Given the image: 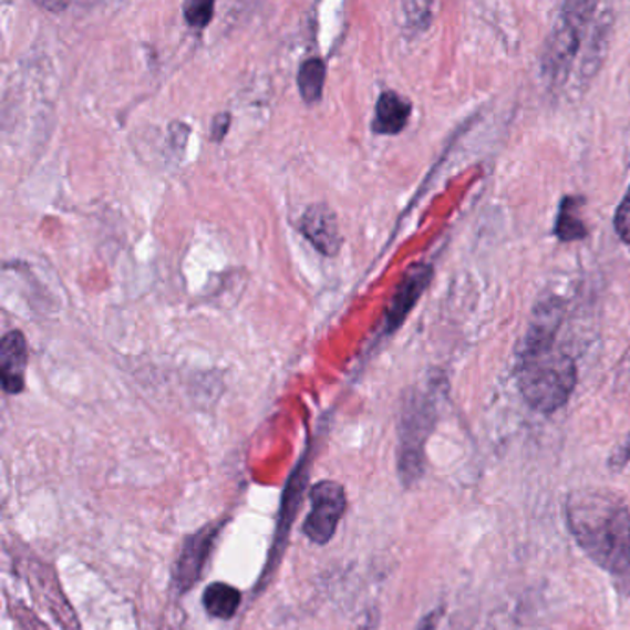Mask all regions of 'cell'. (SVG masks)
<instances>
[{"mask_svg":"<svg viewBox=\"0 0 630 630\" xmlns=\"http://www.w3.org/2000/svg\"><path fill=\"white\" fill-rule=\"evenodd\" d=\"M569 533L580 549L610 574L630 568V513L621 497L602 488H582L566 503Z\"/></svg>","mask_w":630,"mask_h":630,"instance_id":"1","label":"cell"},{"mask_svg":"<svg viewBox=\"0 0 630 630\" xmlns=\"http://www.w3.org/2000/svg\"><path fill=\"white\" fill-rule=\"evenodd\" d=\"M552 326L544 314L530 326L518 363L519 392L530 407L544 414L564 407L577 385L575 361L555 344Z\"/></svg>","mask_w":630,"mask_h":630,"instance_id":"2","label":"cell"},{"mask_svg":"<svg viewBox=\"0 0 630 630\" xmlns=\"http://www.w3.org/2000/svg\"><path fill=\"white\" fill-rule=\"evenodd\" d=\"M311 513L307 514L301 525L303 535L312 541L324 546L333 538L347 510V494L335 481H320L309 492Z\"/></svg>","mask_w":630,"mask_h":630,"instance_id":"3","label":"cell"},{"mask_svg":"<svg viewBox=\"0 0 630 630\" xmlns=\"http://www.w3.org/2000/svg\"><path fill=\"white\" fill-rule=\"evenodd\" d=\"M218 533L220 525H206L185 541L174 569V585L179 593L189 590L190 586H195L200 579Z\"/></svg>","mask_w":630,"mask_h":630,"instance_id":"4","label":"cell"},{"mask_svg":"<svg viewBox=\"0 0 630 630\" xmlns=\"http://www.w3.org/2000/svg\"><path fill=\"white\" fill-rule=\"evenodd\" d=\"M433 278V268L430 265H414L405 278L397 285L396 292L392 296L391 306L386 309L385 331L392 333L407 319L409 312L413 311L420 296L430 287Z\"/></svg>","mask_w":630,"mask_h":630,"instance_id":"5","label":"cell"},{"mask_svg":"<svg viewBox=\"0 0 630 630\" xmlns=\"http://www.w3.org/2000/svg\"><path fill=\"white\" fill-rule=\"evenodd\" d=\"M300 229L320 254L335 256L337 251L341 250V231L335 213L331 211L330 206L314 204L307 207V211L300 218Z\"/></svg>","mask_w":630,"mask_h":630,"instance_id":"6","label":"cell"},{"mask_svg":"<svg viewBox=\"0 0 630 630\" xmlns=\"http://www.w3.org/2000/svg\"><path fill=\"white\" fill-rule=\"evenodd\" d=\"M29 363V348L23 333L8 331L0 342V374L8 394H19L24 389V372Z\"/></svg>","mask_w":630,"mask_h":630,"instance_id":"7","label":"cell"},{"mask_svg":"<svg viewBox=\"0 0 630 630\" xmlns=\"http://www.w3.org/2000/svg\"><path fill=\"white\" fill-rule=\"evenodd\" d=\"M413 106L405 96L396 91L381 93L375 104L374 123L372 130L380 135H396L407 126Z\"/></svg>","mask_w":630,"mask_h":630,"instance_id":"8","label":"cell"},{"mask_svg":"<svg viewBox=\"0 0 630 630\" xmlns=\"http://www.w3.org/2000/svg\"><path fill=\"white\" fill-rule=\"evenodd\" d=\"M306 464H300V468L296 469L295 475L290 477L285 488L283 507H281V516H279L278 533H276V541H273L272 555H270V566L268 571H272V564L278 558L279 549H283L285 540L289 535L290 524L298 514L300 507L301 496H303V488H306Z\"/></svg>","mask_w":630,"mask_h":630,"instance_id":"9","label":"cell"},{"mask_svg":"<svg viewBox=\"0 0 630 630\" xmlns=\"http://www.w3.org/2000/svg\"><path fill=\"white\" fill-rule=\"evenodd\" d=\"M240 607V591L226 582H213L204 591V608L211 618L231 619Z\"/></svg>","mask_w":630,"mask_h":630,"instance_id":"10","label":"cell"},{"mask_svg":"<svg viewBox=\"0 0 630 630\" xmlns=\"http://www.w3.org/2000/svg\"><path fill=\"white\" fill-rule=\"evenodd\" d=\"M326 82V62L322 58H307L298 69V90L307 104L320 101Z\"/></svg>","mask_w":630,"mask_h":630,"instance_id":"11","label":"cell"},{"mask_svg":"<svg viewBox=\"0 0 630 630\" xmlns=\"http://www.w3.org/2000/svg\"><path fill=\"white\" fill-rule=\"evenodd\" d=\"M577 198H564L560 211H558L557 226H555V234L560 240H579L585 239L586 228L582 220L577 217Z\"/></svg>","mask_w":630,"mask_h":630,"instance_id":"12","label":"cell"},{"mask_svg":"<svg viewBox=\"0 0 630 630\" xmlns=\"http://www.w3.org/2000/svg\"><path fill=\"white\" fill-rule=\"evenodd\" d=\"M213 12H215V4L207 2V0H189V2H185V21L190 27H195V29L207 27V23L213 19Z\"/></svg>","mask_w":630,"mask_h":630,"instance_id":"13","label":"cell"},{"mask_svg":"<svg viewBox=\"0 0 630 630\" xmlns=\"http://www.w3.org/2000/svg\"><path fill=\"white\" fill-rule=\"evenodd\" d=\"M613 228L618 231L619 239L630 245V187L613 215Z\"/></svg>","mask_w":630,"mask_h":630,"instance_id":"14","label":"cell"},{"mask_svg":"<svg viewBox=\"0 0 630 630\" xmlns=\"http://www.w3.org/2000/svg\"><path fill=\"white\" fill-rule=\"evenodd\" d=\"M229 113H220L217 117L213 118L211 124V137L215 141L224 140V135L228 132L229 128Z\"/></svg>","mask_w":630,"mask_h":630,"instance_id":"15","label":"cell"},{"mask_svg":"<svg viewBox=\"0 0 630 630\" xmlns=\"http://www.w3.org/2000/svg\"><path fill=\"white\" fill-rule=\"evenodd\" d=\"M630 461V438H627L623 446L619 447L618 452L613 453L610 458V466L612 468H623L624 464Z\"/></svg>","mask_w":630,"mask_h":630,"instance_id":"16","label":"cell"}]
</instances>
